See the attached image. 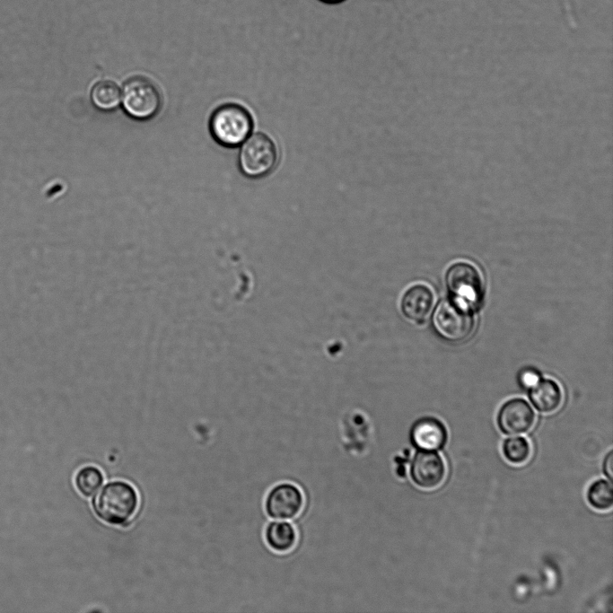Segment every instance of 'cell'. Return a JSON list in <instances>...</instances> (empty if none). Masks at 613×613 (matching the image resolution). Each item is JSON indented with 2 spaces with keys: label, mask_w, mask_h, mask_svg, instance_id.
I'll return each instance as SVG.
<instances>
[{
  "label": "cell",
  "mask_w": 613,
  "mask_h": 613,
  "mask_svg": "<svg viewBox=\"0 0 613 613\" xmlns=\"http://www.w3.org/2000/svg\"><path fill=\"white\" fill-rule=\"evenodd\" d=\"M253 118L241 104L228 102L218 106L209 118L213 139L226 148H236L252 134Z\"/></svg>",
  "instance_id": "cell-1"
},
{
  "label": "cell",
  "mask_w": 613,
  "mask_h": 613,
  "mask_svg": "<svg viewBox=\"0 0 613 613\" xmlns=\"http://www.w3.org/2000/svg\"><path fill=\"white\" fill-rule=\"evenodd\" d=\"M138 495L133 486L125 481L106 484L93 499V509L102 521L125 525L135 514Z\"/></svg>",
  "instance_id": "cell-2"
},
{
  "label": "cell",
  "mask_w": 613,
  "mask_h": 613,
  "mask_svg": "<svg viewBox=\"0 0 613 613\" xmlns=\"http://www.w3.org/2000/svg\"><path fill=\"white\" fill-rule=\"evenodd\" d=\"M278 161L274 141L263 132L251 134L241 145L238 166L243 176L258 180L269 175Z\"/></svg>",
  "instance_id": "cell-3"
},
{
  "label": "cell",
  "mask_w": 613,
  "mask_h": 613,
  "mask_svg": "<svg viewBox=\"0 0 613 613\" xmlns=\"http://www.w3.org/2000/svg\"><path fill=\"white\" fill-rule=\"evenodd\" d=\"M121 103L123 110L129 118L146 121L160 112L162 97L153 81L136 75L125 82L121 91Z\"/></svg>",
  "instance_id": "cell-4"
},
{
  "label": "cell",
  "mask_w": 613,
  "mask_h": 613,
  "mask_svg": "<svg viewBox=\"0 0 613 613\" xmlns=\"http://www.w3.org/2000/svg\"><path fill=\"white\" fill-rule=\"evenodd\" d=\"M432 323L437 335L451 343L466 340L475 327L472 311L451 298L438 303L433 311Z\"/></svg>",
  "instance_id": "cell-5"
},
{
  "label": "cell",
  "mask_w": 613,
  "mask_h": 613,
  "mask_svg": "<svg viewBox=\"0 0 613 613\" xmlns=\"http://www.w3.org/2000/svg\"><path fill=\"white\" fill-rule=\"evenodd\" d=\"M445 282L451 299L473 311L481 302L484 292L479 271L468 262H456L447 270Z\"/></svg>",
  "instance_id": "cell-6"
},
{
  "label": "cell",
  "mask_w": 613,
  "mask_h": 613,
  "mask_svg": "<svg viewBox=\"0 0 613 613\" xmlns=\"http://www.w3.org/2000/svg\"><path fill=\"white\" fill-rule=\"evenodd\" d=\"M304 503L301 489L291 483H281L274 486L267 495L265 509L267 514L276 520H290L297 516Z\"/></svg>",
  "instance_id": "cell-7"
},
{
  "label": "cell",
  "mask_w": 613,
  "mask_h": 613,
  "mask_svg": "<svg viewBox=\"0 0 613 613\" xmlns=\"http://www.w3.org/2000/svg\"><path fill=\"white\" fill-rule=\"evenodd\" d=\"M409 474L419 487L433 489L440 486L446 474L443 459L434 451H416L411 460Z\"/></svg>",
  "instance_id": "cell-8"
},
{
  "label": "cell",
  "mask_w": 613,
  "mask_h": 613,
  "mask_svg": "<svg viewBox=\"0 0 613 613\" xmlns=\"http://www.w3.org/2000/svg\"><path fill=\"white\" fill-rule=\"evenodd\" d=\"M535 414L522 398H512L505 402L497 415V425L504 434L516 435L528 432L533 425Z\"/></svg>",
  "instance_id": "cell-9"
},
{
  "label": "cell",
  "mask_w": 613,
  "mask_h": 613,
  "mask_svg": "<svg viewBox=\"0 0 613 613\" xmlns=\"http://www.w3.org/2000/svg\"><path fill=\"white\" fill-rule=\"evenodd\" d=\"M410 442L422 451H438L443 448L448 432L442 421L433 416L417 419L410 429Z\"/></svg>",
  "instance_id": "cell-10"
},
{
  "label": "cell",
  "mask_w": 613,
  "mask_h": 613,
  "mask_svg": "<svg viewBox=\"0 0 613 613\" xmlns=\"http://www.w3.org/2000/svg\"><path fill=\"white\" fill-rule=\"evenodd\" d=\"M434 302L432 290L422 284L410 286L401 298L404 316L416 323L424 322L431 313Z\"/></svg>",
  "instance_id": "cell-11"
},
{
  "label": "cell",
  "mask_w": 613,
  "mask_h": 613,
  "mask_svg": "<svg viewBox=\"0 0 613 613\" xmlns=\"http://www.w3.org/2000/svg\"><path fill=\"white\" fill-rule=\"evenodd\" d=\"M530 390V399L540 412H553L561 405L562 390L559 385L552 380L540 379Z\"/></svg>",
  "instance_id": "cell-12"
},
{
  "label": "cell",
  "mask_w": 613,
  "mask_h": 613,
  "mask_svg": "<svg viewBox=\"0 0 613 613\" xmlns=\"http://www.w3.org/2000/svg\"><path fill=\"white\" fill-rule=\"evenodd\" d=\"M265 539L271 549L284 553L295 546L297 534L290 522L271 521L265 530Z\"/></svg>",
  "instance_id": "cell-13"
},
{
  "label": "cell",
  "mask_w": 613,
  "mask_h": 613,
  "mask_svg": "<svg viewBox=\"0 0 613 613\" xmlns=\"http://www.w3.org/2000/svg\"><path fill=\"white\" fill-rule=\"evenodd\" d=\"M90 97L92 105L104 112L117 109L121 103V91L118 84L110 80L96 83L91 90Z\"/></svg>",
  "instance_id": "cell-14"
},
{
  "label": "cell",
  "mask_w": 613,
  "mask_h": 613,
  "mask_svg": "<svg viewBox=\"0 0 613 613\" xmlns=\"http://www.w3.org/2000/svg\"><path fill=\"white\" fill-rule=\"evenodd\" d=\"M586 497L589 504L596 510L610 509L613 504L611 483L603 478L593 481L587 489Z\"/></svg>",
  "instance_id": "cell-15"
},
{
  "label": "cell",
  "mask_w": 613,
  "mask_h": 613,
  "mask_svg": "<svg viewBox=\"0 0 613 613\" xmlns=\"http://www.w3.org/2000/svg\"><path fill=\"white\" fill-rule=\"evenodd\" d=\"M504 458L511 463L520 465L526 462L530 455V444L521 436L509 437L502 445Z\"/></svg>",
  "instance_id": "cell-16"
},
{
  "label": "cell",
  "mask_w": 613,
  "mask_h": 613,
  "mask_svg": "<svg viewBox=\"0 0 613 613\" xmlns=\"http://www.w3.org/2000/svg\"><path fill=\"white\" fill-rule=\"evenodd\" d=\"M103 483L101 471L94 466L82 468L75 476V486L85 496L93 495Z\"/></svg>",
  "instance_id": "cell-17"
},
{
  "label": "cell",
  "mask_w": 613,
  "mask_h": 613,
  "mask_svg": "<svg viewBox=\"0 0 613 613\" xmlns=\"http://www.w3.org/2000/svg\"><path fill=\"white\" fill-rule=\"evenodd\" d=\"M539 380V373L534 369H524L519 374V382L525 389H530Z\"/></svg>",
  "instance_id": "cell-18"
},
{
  "label": "cell",
  "mask_w": 613,
  "mask_h": 613,
  "mask_svg": "<svg viewBox=\"0 0 613 613\" xmlns=\"http://www.w3.org/2000/svg\"><path fill=\"white\" fill-rule=\"evenodd\" d=\"M602 469L604 475L609 479H612L613 471V451H609L605 456L602 465Z\"/></svg>",
  "instance_id": "cell-19"
},
{
  "label": "cell",
  "mask_w": 613,
  "mask_h": 613,
  "mask_svg": "<svg viewBox=\"0 0 613 613\" xmlns=\"http://www.w3.org/2000/svg\"><path fill=\"white\" fill-rule=\"evenodd\" d=\"M319 1H320L324 4H341L346 0H319Z\"/></svg>",
  "instance_id": "cell-20"
}]
</instances>
